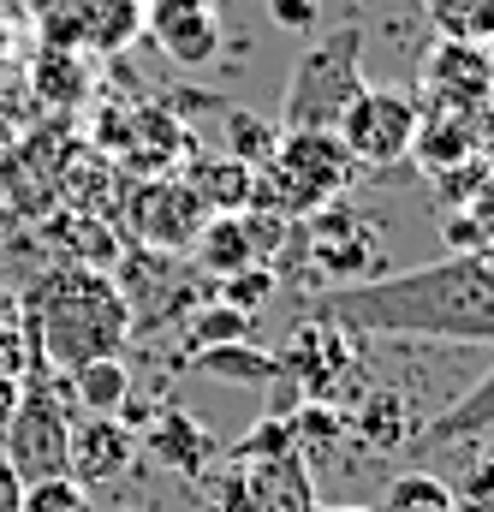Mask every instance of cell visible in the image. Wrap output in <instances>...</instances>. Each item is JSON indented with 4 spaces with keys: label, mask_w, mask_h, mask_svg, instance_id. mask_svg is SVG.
Instances as JSON below:
<instances>
[{
    "label": "cell",
    "mask_w": 494,
    "mask_h": 512,
    "mask_svg": "<svg viewBox=\"0 0 494 512\" xmlns=\"http://www.w3.org/2000/svg\"><path fill=\"white\" fill-rule=\"evenodd\" d=\"M292 221H280V215H209L203 221V233H197V268L203 274H221V280H233V274H245V268H262V256L274 251V239L286 233Z\"/></svg>",
    "instance_id": "4fadbf2b"
},
{
    "label": "cell",
    "mask_w": 494,
    "mask_h": 512,
    "mask_svg": "<svg viewBox=\"0 0 494 512\" xmlns=\"http://www.w3.org/2000/svg\"><path fill=\"white\" fill-rule=\"evenodd\" d=\"M6 227H12V215H6V209H0V233H6Z\"/></svg>",
    "instance_id": "d590c367"
},
{
    "label": "cell",
    "mask_w": 494,
    "mask_h": 512,
    "mask_svg": "<svg viewBox=\"0 0 494 512\" xmlns=\"http://www.w3.org/2000/svg\"><path fill=\"white\" fill-rule=\"evenodd\" d=\"M310 316L381 340L494 346V245L447 251L423 268H387L358 286H328L310 298Z\"/></svg>",
    "instance_id": "6da1fadb"
},
{
    "label": "cell",
    "mask_w": 494,
    "mask_h": 512,
    "mask_svg": "<svg viewBox=\"0 0 494 512\" xmlns=\"http://www.w3.org/2000/svg\"><path fill=\"white\" fill-rule=\"evenodd\" d=\"M143 30L179 72H203L221 54V12H215V0H149L143 6Z\"/></svg>",
    "instance_id": "7c38bea8"
},
{
    "label": "cell",
    "mask_w": 494,
    "mask_h": 512,
    "mask_svg": "<svg viewBox=\"0 0 494 512\" xmlns=\"http://www.w3.org/2000/svg\"><path fill=\"white\" fill-rule=\"evenodd\" d=\"M24 512H84V489H78L72 477L30 483V489H24Z\"/></svg>",
    "instance_id": "f1b7e54d"
},
{
    "label": "cell",
    "mask_w": 494,
    "mask_h": 512,
    "mask_svg": "<svg viewBox=\"0 0 494 512\" xmlns=\"http://www.w3.org/2000/svg\"><path fill=\"white\" fill-rule=\"evenodd\" d=\"M137 465V435L125 429L120 417H72V453H66V477L78 489H102L120 483L125 471Z\"/></svg>",
    "instance_id": "9a60e30c"
},
{
    "label": "cell",
    "mask_w": 494,
    "mask_h": 512,
    "mask_svg": "<svg viewBox=\"0 0 494 512\" xmlns=\"http://www.w3.org/2000/svg\"><path fill=\"white\" fill-rule=\"evenodd\" d=\"M66 393H72V405L90 411V417H120L125 399H131V370H125V358L78 364V370L66 376Z\"/></svg>",
    "instance_id": "ac0fdd59"
},
{
    "label": "cell",
    "mask_w": 494,
    "mask_h": 512,
    "mask_svg": "<svg viewBox=\"0 0 494 512\" xmlns=\"http://www.w3.org/2000/svg\"><path fill=\"white\" fill-rule=\"evenodd\" d=\"M66 453H72V393L48 387V370H36L24 382L18 411L0 429V459L18 471V483H54L66 477Z\"/></svg>",
    "instance_id": "8992f818"
},
{
    "label": "cell",
    "mask_w": 494,
    "mask_h": 512,
    "mask_svg": "<svg viewBox=\"0 0 494 512\" xmlns=\"http://www.w3.org/2000/svg\"><path fill=\"white\" fill-rule=\"evenodd\" d=\"M483 435H494V364L465 387L453 405H441V411L423 423L417 447H423V453H441V447H471V441H483Z\"/></svg>",
    "instance_id": "2e32d148"
},
{
    "label": "cell",
    "mask_w": 494,
    "mask_h": 512,
    "mask_svg": "<svg viewBox=\"0 0 494 512\" xmlns=\"http://www.w3.org/2000/svg\"><path fill=\"white\" fill-rule=\"evenodd\" d=\"M274 137H280V126H262L256 114H227V149L245 167H262L274 155Z\"/></svg>",
    "instance_id": "4316f807"
},
{
    "label": "cell",
    "mask_w": 494,
    "mask_h": 512,
    "mask_svg": "<svg viewBox=\"0 0 494 512\" xmlns=\"http://www.w3.org/2000/svg\"><path fill=\"white\" fill-rule=\"evenodd\" d=\"M191 280L197 268H185L167 251H131L114 274L125 310H131V334H155L179 316H191Z\"/></svg>",
    "instance_id": "9c48e42d"
},
{
    "label": "cell",
    "mask_w": 494,
    "mask_h": 512,
    "mask_svg": "<svg viewBox=\"0 0 494 512\" xmlns=\"http://www.w3.org/2000/svg\"><path fill=\"white\" fill-rule=\"evenodd\" d=\"M304 227H310V262H316L322 274H334V286H358V280L387 274V268H381L375 233L346 209V203H328V209L310 215Z\"/></svg>",
    "instance_id": "5bb4252c"
},
{
    "label": "cell",
    "mask_w": 494,
    "mask_h": 512,
    "mask_svg": "<svg viewBox=\"0 0 494 512\" xmlns=\"http://www.w3.org/2000/svg\"><path fill=\"white\" fill-rule=\"evenodd\" d=\"M441 245L447 251H489L494 245V173L459 203L441 215Z\"/></svg>",
    "instance_id": "7402d4cb"
},
{
    "label": "cell",
    "mask_w": 494,
    "mask_h": 512,
    "mask_svg": "<svg viewBox=\"0 0 494 512\" xmlns=\"http://www.w3.org/2000/svg\"><path fill=\"white\" fill-rule=\"evenodd\" d=\"M483 179H489V167H483V161H465V167H447V173H435L429 185H435V203H441V215H447V209H459V203H465V197H471Z\"/></svg>",
    "instance_id": "83f0119b"
},
{
    "label": "cell",
    "mask_w": 494,
    "mask_h": 512,
    "mask_svg": "<svg viewBox=\"0 0 494 512\" xmlns=\"http://www.w3.org/2000/svg\"><path fill=\"white\" fill-rule=\"evenodd\" d=\"M411 102H417V114H435V120H477L494 102L489 42H441L435 36V48L417 66Z\"/></svg>",
    "instance_id": "52a82bcc"
},
{
    "label": "cell",
    "mask_w": 494,
    "mask_h": 512,
    "mask_svg": "<svg viewBox=\"0 0 494 512\" xmlns=\"http://www.w3.org/2000/svg\"><path fill=\"white\" fill-rule=\"evenodd\" d=\"M42 30L54 48L66 54H120L125 42L143 30V6L137 0H60L54 12H42Z\"/></svg>",
    "instance_id": "8fae6325"
},
{
    "label": "cell",
    "mask_w": 494,
    "mask_h": 512,
    "mask_svg": "<svg viewBox=\"0 0 494 512\" xmlns=\"http://www.w3.org/2000/svg\"><path fill=\"white\" fill-rule=\"evenodd\" d=\"M364 30L340 24L334 36H322L316 48H304V60L292 66L286 102H280V131H334L340 114L364 96Z\"/></svg>",
    "instance_id": "5b68a950"
},
{
    "label": "cell",
    "mask_w": 494,
    "mask_h": 512,
    "mask_svg": "<svg viewBox=\"0 0 494 512\" xmlns=\"http://www.w3.org/2000/svg\"><path fill=\"white\" fill-rule=\"evenodd\" d=\"M137 6H149V0H137Z\"/></svg>",
    "instance_id": "74e56055"
},
{
    "label": "cell",
    "mask_w": 494,
    "mask_h": 512,
    "mask_svg": "<svg viewBox=\"0 0 494 512\" xmlns=\"http://www.w3.org/2000/svg\"><path fill=\"white\" fill-rule=\"evenodd\" d=\"M215 495L227 512H322L310 459L298 453L286 417H262L227 453V477Z\"/></svg>",
    "instance_id": "277c9868"
},
{
    "label": "cell",
    "mask_w": 494,
    "mask_h": 512,
    "mask_svg": "<svg viewBox=\"0 0 494 512\" xmlns=\"http://www.w3.org/2000/svg\"><path fill=\"white\" fill-rule=\"evenodd\" d=\"M268 12H274V24H280V30H316L322 0H268Z\"/></svg>",
    "instance_id": "4dcf8cb0"
},
{
    "label": "cell",
    "mask_w": 494,
    "mask_h": 512,
    "mask_svg": "<svg viewBox=\"0 0 494 512\" xmlns=\"http://www.w3.org/2000/svg\"><path fill=\"white\" fill-rule=\"evenodd\" d=\"M125 512H143V507H125Z\"/></svg>",
    "instance_id": "8d00e7d4"
},
{
    "label": "cell",
    "mask_w": 494,
    "mask_h": 512,
    "mask_svg": "<svg viewBox=\"0 0 494 512\" xmlns=\"http://www.w3.org/2000/svg\"><path fill=\"white\" fill-rule=\"evenodd\" d=\"M143 447L149 459L185 471V477H203V465L215 459V435L191 417V411H173V405H155L149 423H143Z\"/></svg>",
    "instance_id": "e0dca14e"
},
{
    "label": "cell",
    "mask_w": 494,
    "mask_h": 512,
    "mask_svg": "<svg viewBox=\"0 0 494 512\" xmlns=\"http://www.w3.org/2000/svg\"><path fill=\"white\" fill-rule=\"evenodd\" d=\"M18 399H24V382H6V376H0V429H6V417L18 411Z\"/></svg>",
    "instance_id": "836d02e7"
},
{
    "label": "cell",
    "mask_w": 494,
    "mask_h": 512,
    "mask_svg": "<svg viewBox=\"0 0 494 512\" xmlns=\"http://www.w3.org/2000/svg\"><path fill=\"white\" fill-rule=\"evenodd\" d=\"M358 179V161L346 155V143L334 131H280L274 155L256 167V215H280V221H310L328 203H340Z\"/></svg>",
    "instance_id": "3957f363"
},
{
    "label": "cell",
    "mask_w": 494,
    "mask_h": 512,
    "mask_svg": "<svg viewBox=\"0 0 494 512\" xmlns=\"http://www.w3.org/2000/svg\"><path fill=\"white\" fill-rule=\"evenodd\" d=\"M0 512H24V483L6 459H0Z\"/></svg>",
    "instance_id": "1f68e13d"
},
{
    "label": "cell",
    "mask_w": 494,
    "mask_h": 512,
    "mask_svg": "<svg viewBox=\"0 0 494 512\" xmlns=\"http://www.w3.org/2000/svg\"><path fill=\"white\" fill-rule=\"evenodd\" d=\"M274 286H280V274H274V268H245V274H233V280H227V304H233L239 316H256V304H262Z\"/></svg>",
    "instance_id": "f546056e"
},
{
    "label": "cell",
    "mask_w": 494,
    "mask_h": 512,
    "mask_svg": "<svg viewBox=\"0 0 494 512\" xmlns=\"http://www.w3.org/2000/svg\"><path fill=\"white\" fill-rule=\"evenodd\" d=\"M375 512H459V501H453V489H447L441 477L405 471V477H393V483L381 489V507Z\"/></svg>",
    "instance_id": "cb8c5ba5"
},
{
    "label": "cell",
    "mask_w": 494,
    "mask_h": 512,
    "mask_svg": "<svg viewBox=\"0 0 494 512\" xmlns=\"http://www.w3.org/2000/svg\"><path fill=\"white\" fill-rule=\"evenodd\" d=\"M120 221L131 227V239H143V251L185 256L197 245L209 209L197 203V191H191L185 179H143V185L125 197Z\"/></svg>",
    "instance_id": "30bf717a"
},
{
    "label": "cell",
    "mask_w": 494,
    "mask_h": 512,
    "mask_svg": "<svg viewBox=\"0 0 494 512\" xmlns=\"http://www.w3.org/2000/svg\"><path fill=\"white\" fill-rule=\"evenodd\" d=\"M12 298L24 310V328L36 340L42 370L72 376L78 364L125 358L131 310H125V298L108 268H96V262H48Z\"/></svg>",
    "instance_id": "7a4b0ae2"
},
{
    "label": "cell",
    "mask_w": 494,
    "mask_h": 512,
    "mask_svg": "<svg viewBox=\"0 0 494 512\" xmlns=\"http://www.w3.org/2000/svg\"><path fill=\"white\" fill-rule=\"evenodd\" d=\"M441 42H494V0H417Z\"/></svg>",
    "instance_id": "603a6c76"
},
{
    "label": "cell",
    "mask_w": 494,
    "mask_h": 512,
    "mask_svg": "<svg viewBox=\"0 0 494 512\" xmlns=\"http://www.w3.org/2000/svg\"><path fill=\"white\" fill-rule=\"evenodd\" d=\"M423 423H429V417H417V411H411L399 393H387V387L375 393L364 411H346V429H358L364 447H405V441L423 435Z\"/></svg>",
    "instance_id": "d6986e66"
},
{
    "label": "cell",
    "mask_w": 494,
    "mask_h": 512,
    "mask_svg": "<svg viewBox=\"0 0 494 512\" xmlns=\"http://www.w3.org/2000/svg\"><path fill=\"white\" fill-rule=\"evenodd\" d=\"M322 512H375V507H322Z\"/></svg>",
    "instance_id": "e575fe53"
},
{
    "label": "cell",
    "mask_w": 494,
    "mask_h": 512,
    "mask_svg": "<svg viewBox=\"0 0 494 512\" xmlns=\"http://www.w3.org/2000/svg\"><path fill=\"white\" fill-rule=\"evenodd\" d=\"M417 126H423V114H417V102H411L405 90H375L370 84V90L340 114L334 137L346 143V155H352L358 167H370V173H393V167L411 161Z\"/></svg>",
    "instance_id": "ba28073f"
},
{
    "label": "cell",
    "mask_w": 494,
    "mask_h": 512,
    "mask_svg": "<svg viewBox=\"0 0 494 512\" xmlns=\"http://www.w3.org/2000/svg\"><path fill=\"white\" fill-rule=\"evenodd\" d=\"M250 334V316H239L233 304H215V310H197V316H185V358H197V352H209V346H233V340H245ZM185 370V364H179Z\"/></svg>",
    "instance_id": "484cf974"
},
{
    "label": "cell",
    "mask_w": 494,
    "mask_h": 512,
    "mask_svg": "<svg viewBox=\"0 0 494 512\" xmlns=\"http://www.w3.org/2000/svg\"><path fill=\"white\" fill-rule=\"evenodd\" d=\"M185 370H203V376H221V382H245V387L280 382V364H274L268 352H256L250 340H233V346H209V352L185 358Z\"/></svg>",
    "instance_id": "44dd1931"
},
{
    "label": "cell",
    "mask_w": 494,
    "mask_h": 512,
    "mask_svg": "<svg viewBox=\"0 0 494 512\" xmlns=\"http://www.w3.org/2000/svg\"><path fill=\"white\" fill-rule=\"evenodd\" d=\"M489 54H494V42H489Z\"/></svg>",
    "instance_id": "f35d334b"
},
{
    "label": "cell",
    "mask_w": 494,
    "mask_h": 512,
    "mask_svg": "<svg viewBox=\"0 0 494 512\" xmlns=\"http://www.w3.org/2000/svg\"><path fill=\"white\" fill-rule=\"evenodd\" d=\"M411 161H423V173H447V167H465L477 161V120H435L423 114L417 143H411Z\"/></svg>",
    "instance_id": "ffe728a7"
},
{
    "label": "cell",
    "mask_w": 494,
    "mask_h": 512,
    "mask_svg": "<svg viewBox=\"0 0 494 512\" xmlns=\"http://www.w3.org/2000/svg\"><path fill=\"white\" fill-rule=\"evenodd\" d=\"M36 370H42V358H36V340L24 328V310H18V298H0V376L30 382Z\"/></svg>",
    "instance_id": "d4e9b609"
},
{
    "label": "cell",
    "mask_w": 494,
    "mask_h": 512,
    "mask_svg": "<svg viewBox=\"0 0 494 512\" xmlns=\"http://www.w3.org/2000/svg\"><path fill=\"white\" fill-rule=\"evenodd\" d=\"M477 161H483V167L494 173V102L483 108V114H477Z\"/></svg>",
    "instance_id": "d6a6232c"
}]
</instances>
